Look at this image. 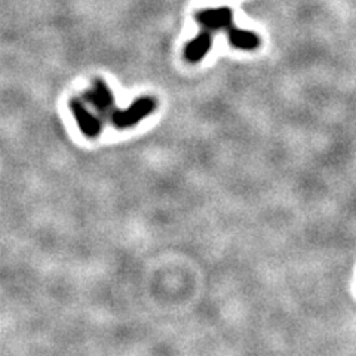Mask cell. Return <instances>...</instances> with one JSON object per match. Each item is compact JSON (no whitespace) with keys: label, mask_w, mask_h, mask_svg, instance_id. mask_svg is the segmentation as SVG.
<instances>
[{"label":"cell","mask_w":356,"mask_h":356,"mask_svg":"<svg viewBox=\"0 0 356 356\" xmlns=\"http://www.w3.org/2000/svg\"><path fill=\"white\" fill-rule=\"evenodd\" d=\"M156 99L153 97H141L136 99L128 108L118 110L115 108L110 113L111 125L118 129H127L136 127L143 119H146L156 110Z\"/></svg>","instance_id":"6da1fadb"},{"label":"cell","mask_w":356,"mask_h":356,"mask_svg":"<svg viewBox=\"0 0 356 356\" xmlns=\"http://www.w3.org/2000/svg\"><path fill=\"white\" fill-rule=\"evenodd\" d=\"M196 19L200 27L209 30L211 33L233 29V13L230 8H216L204 9L196 13Z\"/></svg>","instance_id":"7a4b0ae2"},{"label":"cell","mask_w":356,"mask_h":356,"mask_svg":"<svg viewBox=\"0 0 356 356\" xmlns=\"http://www.w3.org/2000/svg\"><path fill=\"white\" fill-rule=\"evenodd\" d=\"M69 106L83 136L88 138H97L102 134V122H99V119L88 110L85 103L79 98H72Z\"/></svg>","instance_id":"3957f363"},{"label":"cell","mask_w":356,"mask_h":356,"mask_svg":"<svg viewBox=\"0 0 356 356\" xmlns=\"http://www.w3.org/2000/svg\"><path fill=\"white\" fill-rule=\"evenodd\" d=\"M86 102L91 104L102 115H110L115 108V97L107 83L102 79H97L92 83V88L83 95Z\"/></svg>","instance_id":"277c9868"},{"label":"cell","mask_w":356,"mask_h":356,"mask_svg":"<svg viewBox=\"0 0 356 356\" xmlns=\"http://www.w3.org/2000/svg\"><path fill=\"white\" fill-rule=\"evenodd\" d=\"M211 47H213V33L209 30L199 31V35L192 39L186 44L184 48V58L186 61L196 64L205 58V55L209 52Z\"/></svg>","instance_id":"5b68a950"},{"label":"cell","mask_w":356,"mask_h":356,"mask_svg":"<svg viewBox=\"0 0 356 356\" xmlns=\"http://www.w3.org/2000/svg\"><path fill=\"white\" fill-rule=\"evenodd\" d=\"M229 42L233 48L242 49V51H255L261 43V39L259 38L257 33L242 30L238 27H233L229 31Z\"/></svg>","instance_id":"8992f818"}]
</instances>
